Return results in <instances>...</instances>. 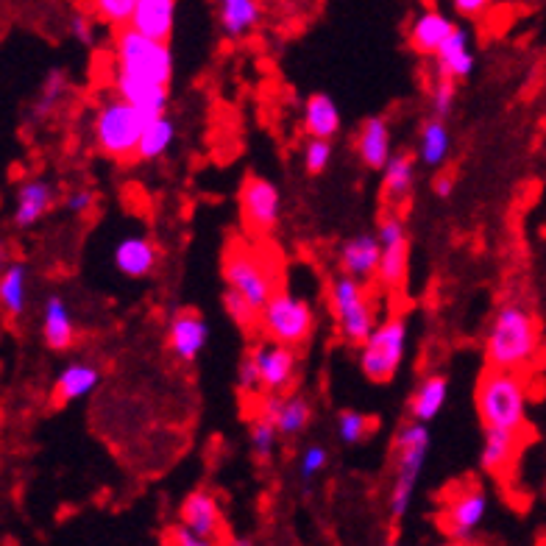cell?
<instances>
[{"mask_svg":"<svg viewBox=\"0 0 546 546\" xmlns=\"http://www.w3.org/2000/svg\"><path fill=\"white\" fill-rule=\"evenodd\" d=\"M541 349V326L524 304H502L485 332V360L494 371L521 374Z\"/></svg>","mask_w":546,"mask_h":546,"instance_id":"obj_1","label":"cell"},{"mask_svg":"<svg viewBox=\"0 0 546 546\" xmlns=\"http://www.w3.org/2000/svg\"><path fill=\"white\" fill-rule=\"evenodd\" d=\"M474 404L485 429L521 432L527 427V382L521 374L485 368L477 382Z\"/></svg>","mask_w":546,"mask_h":546,"instance_id":"obj_2","label":"cell"},{"mask_svg":"<svg viewBox=\"0 0 546 546\" xmlns=\"http://www.w3.org/2000/svg\"><path fill=\"white\" fill-rule=\"evenodd\" d=\"M145 126H148V117L112 92L98 104V112L92 120V137L101 154L112 156L117 162H129V159H137Z\"/></svg>","mask_w":546,"mask_h":546,"instance_id":"obj_3","label":"cell"},{"mask_svg":"<svg viewBox=\"0 0 546 546\" xmlns=\"http://www.w3.org/2000/svg\"><path fill=\"white\" fill-rule=\"evenodd\" d=\"M223 282H226V290L240 293L260 312L279 293V276L271 262L254 246H246L243 240H232L223 254Z\"/></svg>","mask_w":546,"mask_h":546,"instance_id":"obj_4","label":"cell"},{"mask_svg":"<svg viewBox=\"0 0 546 546\" xmlns=\"http://www.w3.org/2000/svg\"><path fill=\"white\" fill-rule=\"evenodd\" d=\"M393 485H390L388 496V513L393 521H402L404 513L410 510L413 494H416L418 477H421V468L427 460L429 452V432L424 424H404L396 432V441H393Z\"/></svg>","mask_w":546,"mask_h":546,"instance_id":"obj_5","label":"cell"},{"mask_svg":"<svg viewBox=\"0 0 546 546\" xmlns=\"http://www.w3.org/2000/svg\"><path fill=\"white\" fill-rule=\"evenodd\" d=\"M112 56H115L117 73L154 81V84H162V87L170 84L173 53H170L168 42H154V39L137 34L134 28H123V31H117Z\"/></svg>","mask_w":546,"mask_h":546,"instance_id":"obj_6","label":"cell"},{"mask_svg":"<svg viewBox=\"0 0 546 546\" xmlns=\"http://www.w3.org/2000/svg\"><path fill=\"white\" fill-rule=\"evenodd\" d=\"M329 307L332 315L338 321L340 338L346 340L349 346L363 349L368 338L377 329V318H374V304L365 285H360L351 276H335L329 285Z\"/></svg>","mask_w":546,"mask_h":546,"instance_id":"obj_7","label":"cell"},{"mask_svg":"<svg viewBox=\"0 0 546 546\" xmlns=\"http://www.w3.org/2000/svg\"><path fill=\"white\" fill-rule=\"evenodd\" d=\"M260 329L265 338L279 343V346H290L299 349L301 343H307L315 332V312H312L310 301L293 296L287 290H279L268 307L260 315Z\"/></svg>","mask_w":546,"mask_h":546,"instance_id":"obj_8","label":"cell"},{"mask_svg":"<svg viewBox=\"0 0 546 546\" xmlns=\"http://www.w3.org/2000/svg\"><path fill=\"white\" fill-rule=\"evenodd\" d=\"M404 346H407V318L388 315L385 321H379L374 335L360 349V368L365 377L377 385L390 382L404 360Z\"/></svg>","mask_w":546,"mask_h":546,"instance_id":"obj_9","label":"cell"},{"mask_svg":"<svg viewBox=\"0 0 546 546\" xmlns=\"http://www.w3.org/2000/svg\"><path fill=\"white\" fill-rule=\"evenodd\" d=\"M485 513H488V494L482 491V485L457 482L443 496L438 524L452 544H471V535L480 530Z\"/></svg>","mask_w":546,"mask_h":546,"instance_id":"obj_10","label":"cell"},{"mask_svg":"<svg viewBox=\"0 0 546 546\" xmlns=\"http://www.w3.org/2000/svg\"><path fill=\"white\" fill-rule=\"evenodd\" d=\"M240 215L248 232L268 237L282 215V195L276 190V184L262 176H246V182L240 187Z\"/></svg>","mask_w":546,"mask_h":546,"instance_id":"obj_11","label":"cell"},{"mask_svg":"<svg viewBox=\"0 0 546 546\" xmlns=\"http://www.w3.org/2000/svg\"><path fill=\"white\" fill-rule=\"evenodd\" d=\"M251 351H254L257 365H260L265 396H285V390H290V385L296 382V371H299V354H296V349L265 340V343L254 346Z\"/></svg>","mask_w":546,"mask_h":546,"instance_id":"obj_12","label":"cell"},{"mask_svg":"<svg viewBox=\"0 0 546 546\" xmlns=\"http://www.w3.org/2000/svg\"><path fill=\"white\" fill-rule=\"evenodd\" d=\"M209 340L207 321L193 310H179L170 315L168 351L179 363H195Z\"/></svg>","mask_w":546,"mask_h":546,"instance_id":"obj_13","label":"cell"},{"mask_svg":"<svg viewBox=\"0 0 546 546\" xmlns=\"http://www.w3.org/2000/svg\"><path fill=\"white\" fill-rule=\"evenodd\" d=\"M112 90L120 95L126 104H131L137 112H143L148 120L165 115L168 106V87L154 84V81H143V78L126 76V73H112Z\"/></svg>","mask_w":546,"mask_h":546,"instance_id":"obj_14","label":"cell"},{"mask_svg":"<svg viewBox=\"0 0 546 546\" xmlns=\"http://www.w3.org/2000/svg\"><path fill=\"white\" fill-rule=\"evenodd\" d=\"M379 262H382V243H379L377 234H357V237H351L340 246L343 276L357 279L360 285L377 276Z\"/></svg>","mask_w":546,"mask_h":546,"instance_id":"obj_15","label":"cell"},{"mask_svg":"<svg viewBox=\"0 0 546 546\" xmlns=\"http://www.w3.org/2000/svg\"><path fill=\"white\" fill-rule=\"evenodd\" d=\"M455 28L452 17H446L441 9H424L413 17L410 31H407V42L421 56H438V51L446 45V39L455 34Z\"/></svg>","mask_w":546,"mask_h":546,"instance_id":"obj_16","label":"cell"},{"mask_svg":"<svg viewBox=\"0 0 546 546\" xmlns=\"http://www.w3.org/2000/svg\"><path fill=\"white\" fill-rule=\"evenodd\" d=\"M53 201H56V190L51 182L45 179H28L17 187L14 195V212L12 223L17 229H28L37 221H42L51 212Z\"/></svg>","mask_w":546,"mask_h":546,"instance_id":"obj_17","label":"cell"},{"mask_svg":"<svg viewBox=\"0 0 546 546\" xmlns=\"http://www.w3.org/2000/svg\"><path fill=\"white\" fill-rule=\"evenodd\" d=\"M260 413L271 418L276 429H279V435L296 438L310 424L312 407L299 393H293V396H265L260 404Z\"/></svg>","mask_w":546,"mask_h":546,"instance_id":"obj_18","label":"cell"},{"mask_svg":"<svg viewBox=\"0 0 546 546\" xmlns=\"http://www.w3.org/2000/svg\"><path fill=\"white\" fill-rule=\"evenodd\" d=\"M115 268L129 279H145L148 273H154L159 262V248L145 237V234H129L115 246Z\"/></svg>","mask_w":546,"mask_h":546,"instance_id":"obj_19","label":"cell"},{"mask_svg":"<svg viewBox=\"0 0 546 546\" xmlns=\"http://www.w3.org/2000/svg\"><path fill=\"white\" fill-rule=\"evenodd\" d=\"M179 524L190 527L198 535L218 538V533H221V505H218L215 494L204 491V488L187 494V499L179 507Z\"/></svg>","mask_w":546,"mask_h":546,"instance_id":"obj_20","label":"cell"},{"mask_svg":"<svg viewBox=\"0 0 546 546\" xmlns=\"http://www.w3.org/2000/svg\"><path fill=\"white\" fill-rule=\"evenodd\" d=\"M390 126L385 117H368L360 131H357V154L363 159L365 168L385 170L393 159L390 148Z\"/></svg>","mask_w":546,"mask_h":546,"instance_id":"obj_21","label":"cell"},{"mask_svg":"<svg viewBox=\"0 0 546 546\" xmlns=\"http://www.w3.org/2000/svg\"><path fill=\"white\" fill-rule=\"evenodd\" d=\"M176 23V3L173 0H137V12L131 28L154 42H168Z\"/></svg>","mask_w":546,"mask_h":546,"instance_id":"obj_22","label":"cell"},{"mask_svg":"<svg viewBox=\"0 0 546 546\" xmlns=\"http://www.w3.org/2000/svg\"><path fill=\"white\" fill-rule=\"evenodd\" d=\"M101 382V371L92 363H70L56 377V385H53V404L56 407H65V404H73L84 396H90L92 390L98 388Z\"/></svg>","mask_w":546,"mask_h":546,"instance_id":"obj_23","label":"cell"},{"mask_svg":"<svg viewBox=\"0 0 546 546\" xmlns=\"http://www.w3.org/2000/svg\"><path fill=\"white\" fill-rule=\"evenodd\" d=\"M521 449V432L510 429H485V441H482L480 466L488 474H505L513 466V460Z\"/></svg>","mask_w":546,"mask_h":546,"instance_id":"obj_24","label":"cell"},{"mask_svg":"<svg viewBox=\"0 0 546 546\" xmlns=\"http://www.w3.org/2000/svg\"><path fill=\"white\" fill-rule=\"evenodd\" d=\"M446 396H449V379L443 374H429V377L421 379V385L416 388V393L410 396L407 402V413L416 424H424L427 427L432 418H438V413L446 404Z\"/></svg>","mask_w":546,"mask_h":546,"instance_id":"obj_25","label":"cell"},{"mask_svg":"<svg viewBox=\"0 0 546 546\" xmlns=\"http://www.w3.org/2000/svg\"><path fill=\"white\" fill-rule=\"evenodd\" d=\"M42 338L45 346L53 351H67L76 340V326L70 318V310L62 296H51L42 310Z\"/></svg>","mask_w":546,"mask_h":546,"instance_id":"obj_26","label":"cell"},{"mask_svg":"<svg viewBox=\"0 0 546 546\" xmlns=\"http://www.w3.org/2000/svg\"><path fill=\"white\" fill-rule=\"evenodd\" d=\"M304 131L310 140H329L340 131V109L326 92H312L304 104Z\"/></svg>","mask_w":546,"mask_h":546,"instance_id":"obj_27","label":"cell"},{"mask_svg":"<svg viewBox=\"0 0 546 546\" xmlns=\"http://www.w3.org/2000/svg\"><path fill=\"white\" fill-rule=\"evenodd\" d=\"M413 182H416V162L413 156L393 154L388 162V168L382 170V198L388 201L390 207H402L404 201L413 195Z\"/></svg>","mask_w":546,"mask_h":546,"instance_id":"obj_28","label":"cell"},{"mask_svg":"<svg viewBox=\"0 0 546 546\" xmlns=\"http://www.w3.org/2000/svg\"><path fill=\"white\" fill-rule=\"evenodd\" d=\"M435 67H438V73L455 78V81L471 76V70H474V53H471V42H468L466 28L457 26L455 34L446 39V45L435 56Z\"/></svg>","mask_w":546,"mask_h":546,"instance_id":"obj_29","label":"cell"},{"mask_svg":"<svg viewBox=\"0 0 546 546\" xmlns=\"http://www.w3.org/2000/svg\"><path fill=\"white\" fill-rule=\"evenodd\" d=\"M262 17V6L254 0H223L218 9V23L226 39H240L257 28Z\"/></svg>","mask_w":546,"mask_h":546,"instance_id":"obj_30","label":"cell"},{"mask_svg":"<svg viewBox=\"0 0 546 546\" xmlns=\"http://www.w3.org/2000/svg\"><path fill=\"white\" fill-rule=\"evenodd\" d=\"M26 262L12 260L0 273V304L9 318H20L26 312Z\"/></svg>","mask_w":546,"mask_h":546,"instance_id":"obj_31","label":"cell"},{"mask_svg":"<svg viewBox=\"0 0 546 546\" xmlns=\"http://www.w3.org/2000/svg\"><path fill=\"white\" fill-rule=\"evenodd\" d=\"M449 145H452V137H449V129L443 123L441 117H429L421 129V140H418V156L427 168H441L449 156Z\"/></svg>","mask_w":546,"mask_h":546,"instance_id":"obj_32","label":"cell"},{"mask_svg":"<svg viewBox=\"0 0 546 546\" xmlns=\"http://www.w3.org/2000/svg\"><path fill=\"white\" fill-rule=\"evenodd\" d=\"M407 268H410V243H388L382 246V262H379V285L388 290H399L407 282Z\"/></svg>","mask_w":546,"mask_h":546,"instance_id":"obj_33","label":"cell"},{"mask_svg":"<svg viewBox=\"0 0 546 546\" xmlns=\"http://www.w3.org/2000/svg\"><path fill=\"white\" fill-rule=\"evenodd\" d=\"M173 140H176V123L168 115L148 120V126L143 131V140H140V148H137V159L154 162V159H159V156L168 151Z\"/></svg>","mask_w":546,"mask_h":546,"instance_id":"obj_34","label":"cell"},{"mask_svg":"<svg viewBox=\"0 0 546 546\" xmlns=\"http://www.w3.org/2000/svg\"><path fill=\"white\" fill-rule=\"evenodd\" d=\"M276 438H279V429L273 424L271 418L257 416L251 418V427H248V441H251V449H254V455L260 457V460H268L273 455V449H276Z\"/></svg>","mask_w":546,"mask_h":546,"instance_id":"obj_35","label":"cell"},{"mask_svg":"<svg viewBox=\"0 0 546 546\" xmlns=\"http://www.w3.org/2000/svg\"><path fill=\"white\" fill-rule=\"evenodd\" d=\"M223 310L229 312V318H232L234 324L240 326L243 332H254L257 326H260V315L262 312L246 301L240 293H234V290H226L223 293Z\"/></svg>","mask_w":546,"mask_h":546,"instance_id":"obj_36","label":"cell"},{"mask_svg":"<svg viewBox=\"0 0 546 546\" xmlns=\"http://www.w3.org/2000/svg\"><path fill=\"white\" fill-rule=\"evenodd\" d=\"M371 432H374V418L365 416V413H360V410H343V413L338 416L340 441L349 443V446H354V443H363Z\"/></svg>","mask_w":546,"mask_h":546,"instance_id":"obj_37","label":"cell"},{"mask_svg":"<svg viewBox=\"0 0 546 546\" xmlns=\"http://www.w3.org/2000/svg\"><path fill=\"white\" fill-rule=\"evenodd\" d=\"M62 92H65V73H62V70H53V73H48V78H45L42 90H39V98L37 104H34V109H31V115L37 117V120H45V117L53 112V106L59 104Z\"/></svg>","mask_w":546,"mask_h":546,"instance_id":"obj_38","label":"cell"},{"mask_svg":"<svg viewBox=\"0 0 546 546\" xmlns=\"http://www.w3.org/2000/svg\"><path fill=\"white\" fill-rule=\"evenodd\" d=\"M134 12H137V0H98L95 3V14L115 28H131V20H134Z\"/></svg>","mask_w":546,"mask_h":546,"instance_id":"obj_39","label":"cell"},{"mask_svg":"<svg viewBox=\"0 0 546 546\" xmlns=\"http://www.w3.org/2000/svg\"><path fill=\"white\" fill-rule=\"evenodd\" d=\"M455 95H457L455 78L438 73L435 81H432V112H435V117L446 120V115H449L452 106H455Z\"/></svg>","mask_w":546,"mask_h":546,"instance_id":"obj_40","label":"cell"},{"mask_svg":"<svg viewBox=\"0 0 546 546\" xmlns=\"http://www.w3.org/2000/svg\"><path fill=\"white\" fill-rule=\"evenodd\" d=\"M237 388L243 396H260L265 393L262 390V377H260V365H257V357L254 351H248L246 357L237 365Z\"/></svg>","mask_w":546,"mask_h":546,"instance_id":"obj_41","label":"cell"},{"mask_svg":"<svg viewBox=\"0 0 546 546\" xmlns=\"http://www.w3.org/2000/svg\"><path fill=\"white\" fill-rule=\"evenodd\" d=\"M332 162V143L329 140H307L304 145V170L310 176H321Z\"/></svg>","mask_w":546,"mask_h":546,"instance_id":"obj_42","label":"cell"},{"mask_svg":"<svg viewBox=\"0 0 546 546\" xmlns=\"http://www.w3.org/2000/svg\"><path fill=\"white\" fill-rule=\"evenodd\" d=\"M165 546H218V538H207L184 524H173L165 533Z\"/></svg>","mask_w":546,"mask_h":546,"instance_id":"obj_43","label":"cell"},{"mask_svg":"<svg viewBox=\"0 0 546 546\" xmlns=\"http://www.w3.org/2000/svg\"><path fill=\"white\" fill-rule=\"evenodd\" d=\"M326 460H329V452H326L324 446H318V443L307 446L304 455H301V480L310 482L318 471H324Z\"/></svg>","mask_w":546,"mask_h":546,"instance_id":"obj_44","label":"cell"},{"mask_svg":"<svg viewBox=\"0 0 546 546\" xmlns=\"http://www.w3.org/2000/svg\"><path fill=\"white\" fill-rule=\"evenodd\" d=\"M70 34L78 39V42H84V45H92L95 42V23H92L90 14L76 12L70 17Z\"/></svg>","mask_w":546,"mask_h":546,"instance_id":"obj_45","label":"cell"},{"mask_svg":"<svg viewBox=\"0 0 546 546\" xmlns=\"http://www.w3.org/2000/svg\"><path fill=\"white\" fill-rule=\"evenodd\" d=\"M95 204H98V193H95L92 187H81L76 193L67 195V209H70V212H78V215L90 212Z\"/></svg>","mask_w":546,"mask_h":546,"instance_id":"obj_46","label":"cell"},{"mask_svg":"<svg viewBox=\"0 0 546 546\" xmlns=\"http://www.w3.org/2000/svg\"><path fill=\"white\" fill-rule=\"evenodd\" d=\"M432 193L438 195V198H449V195L455 193V179H452L449 173H441V176L432 182Z\"/></svg>","mask_w":546,"mask_h":546,"instance_id":"obj_47","label":"cell"},{"mask_svg":"<svg viewBox=\"0 0 546 546\" xmlns=\"http://www.w3.org/2000/svg\"><path fill=\"white\" fill-rule=\"evenodd\" d=\"M455 9L460 14H468V17H477L488 9V3L485 0H455Z\"/></svg>","mask_w":546,"mask_h":546,"instance_id":"obj_48","label":"cell"},{"mask_svg":"<svg viewBox=\"0 0 546 546\" xmlns=\"http://www.w3.org/2000/svg\"><path fill=\"white\" fill-rule=\"evenodd\" d=\"M232 546H254L248 538H232Z\"/></svg>","mask_w":546,"mask_h":546,"instance_id":"obj_49","label":"cell"},{"mask_svg":"<svg viewBox=\"0 0 546 546\" xmlns=\"http://www.w3.org/2000/svg\"><path fill=\"white\" fill-rule=\"evenodd\" d=\"M449 546H477V544H449Z\"/></svg>","mask_w":546,"mask_h":546,"instance_id":"obj_50","label":"cell"},{"mask_svg":"<svg viewBox=\"0 0 546 546\" xmlns=\"http://www.w3.org/2000/svg\"><path fill=\"white\" fill-rule=\"evenodd\" d=\"M385 546H399V544H396V541H388V544H385Z\"/></svg>","mask_w":546,"mask_h":546,"instance_id":"obj_51","label":"cell"}]
</instances>
